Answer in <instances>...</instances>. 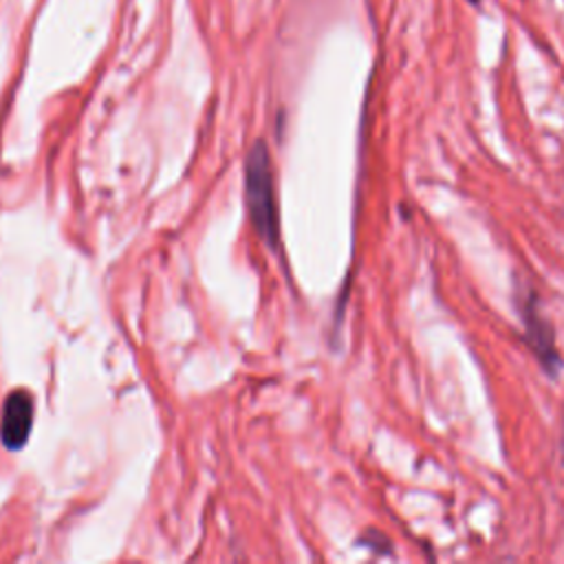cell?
Instances as JSON below:
<instances>
[{
    "label": "cell",
    "mask_w": 564,
    "mask_h": 564,
    "mask_svg": "<svg viewBox=\"0 0 564 564\" xmlns=\"http://www.w3.org/2000/svg\"><path fill=\"white\" fill-rule=\"evenodd\" d=\"M245 192L247 205L251 212V220L256 231L271 245H278V212L273 196V172L269 150L262 141H258L245 161Z\"/></svg>",
    "instance_id": "obj_1"
},
{
    "label": "cell",
    "mask_w": 564,
    "mask_h": 564,
    "mask_svg": "<svg viewBox=\"0 0 564 564\" xmlns=\"http://www.w3.org/2000/svg\"><path fill=\"white\" fill-rule=\"evenodd\" d=\"M518 304H520V315H522V324H524V337H527L531 352L535 355V359L540 361L544 372L555 377L557 370L562 368V357L557 355V348H555V337H553L555 333H553L551 322L540 315L538 297L533 295V291H529L524 297H520Z\"/></svg>",
    "instance_id": "obj_2"
},
{
    "label": "cell",
    "mask_w": 564,
    "mask_h": 564,
    "mask_svg": "<svg viewBox=\"0 0 564 564\" xmlns=\"http://www.w3.org/2000/svg\"><path fill=\"white\" fill-rule=\"evenodd\" d=\"M33 397L26 390H13L2 408L0 438L7 449H22L33 427Z\"/></svg>",
    "instance_id": "obj_3"
},
{
    "label": "cell",
    "mask_w": 564,
    "mask_h": 564,
    "mask_svg": "<svg viewBox=\"0 0 564 564\" xmlns=\"http://www.w3.org/2000/svg\"><path fill=\"white\" fill-rule=\"evenodd\" d=\"M467 2H469V4H471V7H478V4H480V2H482V0H467Z\"/></svg>",
    "instance_id": "obj_4"
},
{
    "label": "cell",
    "mask_w": 564,
    "mask_h": 564,
    "mask_svg": "<svg viewBox=\"0 0 564 564\" xmlns=\"http://www.w3.org/2000/svg\"><path fill=\"white\" fill-rule=\"evenodd\" d=\"M562 447H564V434H562Z\"/></svg>",
    "instance_id": "obj_5"
}]
</instances>
